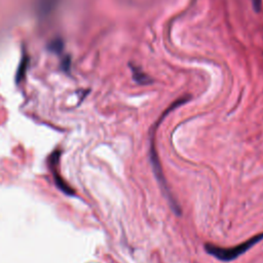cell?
<instances>
[{
    "label": "cell",
    "mask_w": 263,
    "mask_h": 263,
    "mask_svg": "<svg viewBox=\"0 0 263 263\" xmlns=\"http://www.w3.org/2000/svg\"><path fill=\"white\" fill-rule=\"evenodd\" d=\"M60 0H37V10L41 16L50 14Z\"/></svg>",
    "instance_id": "3"
},
{
    "label": "cell",
    "mask_w": 263,
    "mask_h": 263,
    "mask_svg": "<svg viewBox=\"0 0 263 263\" xmlns=\"http://www.w3.org/2000/svg\"><path fill=\"white\" fill-rule=\"evenodd\" d=\"M252 5L256 11H260L261 5H262V0H251Z\"/></svg>",
    "instance_id": "5"
},
{
    "label": "cell",
    "mask_w": 263,
    "mask_h": 263,
    "mask_svg": "<svg viewBox=\"0 0 263 263\" xmlns=\"http://www.w3.org/2000/svg\"><path fill=\"white\" fill-rule=\"evenodd\" d=\"M262 239H263V232L258 233V234L254 235L253 237L249 238L248 240H246L239 245L233 246V247L223 248V247L211 243V242H206L204 245V249L208 254L217 258L218 260L224 261V262H229V261L236 259L243 253H246L248 250H250L252 247H254L256 243H258Z\"/></svg>",
    "instance_id": "2"
},
{
    "label": "cell",
    "mask_w": 263,
    "mask_h": 263,
    "mask_svg": "<svg viewBox=\"0 0 263 263\" xmlns=\"http://www.w3.org/2000/svg\"><path fill=\"white\" fill-rule=\"evenodd\" d=\"M189 100V97H184V98H181L180 100H177L176 102H174L163 113L162 115L158 118V120L154 123L153 126H151V133H150V161H151V164H152V168H153V173L158 181V184L160 186V189L162 191V194L164 195V197L166 198L171 209L174 211V213L176 215H181V208L178 203V201L176 200V198L174 197L172 191L170 190L168 188V185H167V182L164 178V175L162 173V168H161V165H160V161L158 159V154L156 152V149H155V143H154V139H155V130L158 126V124L162 121V119L173 110L175 109L176 107H179L180 105L186 103L187 101Z\"/></svg>",
    "instance_id": "1"
},
{
    "label": "cell",
    "mask_w": 263,
    "mask_h": 263,
    "mask_svg": "<svg viewBox=\"0 0 263 263\" xmlns=\"http://www.w3.org/2000/svg\"><path fill=\"white\" fill-rule=\"evenodd\" d=\"M132 72H133V77L135 79V81L139 84H149L151 83V78L144 73V71L142 69H140L137 66H132Z\"/></svg>",
    "instance_id": "4"
}]
</instances>
